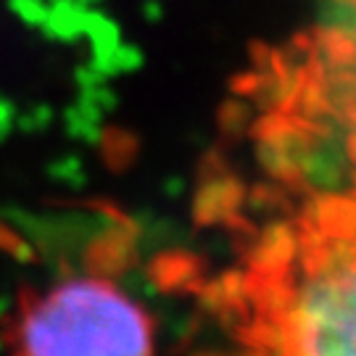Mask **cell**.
<instances>
[{
  "instance_id": "obj_1",
  "label": "cell",
  "mask_w": 356,
  "mask_h": 356,
  "mask_svg": "<svg viewBox=\"0 0 356 356\" xmlns=\"http://www.w3.org/2000/svg\"><path fill=\"white\" fill-rule=\"evenodd\" d=\"M19 356H153V322L101 277H72L29 296L16 319Z\"/></svg>"
},
{
  "instance_id": "obj_5",
  "label": "cell",
  "mask_w": 356,
  "mask_h": 356,
  "mask_svg": "<svg viewBox=\"0 0 356 356\" xmlns=\"http://www.w3.org/2000/svg\"><path fill=\"white\" fill-rule=\"evenodd\" d=\"M53 119H56V111H53L51 106L40 103V106H35V111H29V114L22 116L19 124H22V129H26V132H35V129H45Z\"/></svg>"
},
{
  "instance_id": "obj_3",
  "label": "cell",
  "mask_w": 356,
  "mask_h": 356,
  "mask_svg": "<svg viewBox=\"0 0 356 356\" xmlns=\"http://www.w3.org/2000/svg\"><path fill=\"white\" fill-rule=\"evenodd\" d=\"M64 127L69 138L88 143V145H98L103 143V111L76 98L74 106H69L64 111Z\"/></svg>"
},
{
  "instance_id": "obj_4",
  "label": "cell",
  "mask_w": 356,
  "mask_h": 356,
  "mask_svg": "<svg viewBox=\"0 0 356 356\" xmlns=\"http://www.w3.org/2000/svg\"><path fill=\"white\" fill-rule=\"evenodd\" d=\"M48 175H51L56 182L61 185H69V188H85L88 182V172H85V164L79 156H61L56 159L51 166H48Z\"/></svg>"
},
{
  "instance_id": "obj_6",
  "label": "cell",
  "mask_w": 356,
  "mask_h": 356,
  "mask_svg": "<svg viewBox=\"0 0 356 356\" xmlns=\"http://www.w3.org/2000/svg\"><path fill=\"white\" fill-rule=\"evenodd\" d=\"M74 79H76V88L79 90H90V88H98V85H106V79H108V76L90 64V66H79Z\"/></svg>"
},
{
  "instance_id": "obj_2",
  "label": "cell",
  "mask_w": 356,
  "mask_h": 356,
  "mask_svg": "<svg viewBox=\"0 0 356 356\" xmlns=\"http://www.w3.org/2000/svg\"><path fill=\"white\" fill-rule=\"evenodd\" d=\"M291 356H356V256L327 259L293 293L285 317Z\"/></svg>"
},
{
  "instance_id": "obj_7",
  "label": "cell",
  "mask_w": 356,
  "mask_h": 356,
  "mask_svg": "<svg viewBox=\"0 0 356 356\" xmlns=\"http://www.w3.org/2000/svg\"><path fill=\"white\" fill-rule=\"evenodd\" d=\"M182 191H185V179H182V177H169L164 182V193L169 195V198H177V195H182Z\"/></svg>"
}]
</instances>
